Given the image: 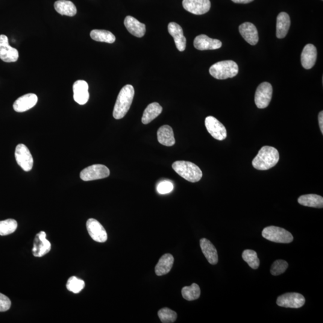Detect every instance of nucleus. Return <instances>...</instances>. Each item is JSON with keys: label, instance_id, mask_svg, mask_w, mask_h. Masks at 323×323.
Masks as SVG:
<instances>
[{"label": "nucleus", "instance_id": "nucleus-1", "mask_svg": "<svg viewBox=\"0 0 323 323\" xmlns=\"http://www.w3.org/2000/svg\"><path fill=\"white\" fill-rule=\"evenodd\" d=\"M280 155L277 149L271 146H263L252 160L254 168L260 171H266L277 165Z\"/></svg>", "mask_w": 323, "mask_h": 323}, {"label": "nucleus", "instance_id": "nucleus-2", "mask_svg": "<svg viewBox=\"0 0 323 323\" xmlns=\"http://www.w3.org/2000/svg\"><path fill=\"white\" fill-rule=\"evenodd\" d=\"M134 94V88L132 85L126 84L122 87L114 107L113 116L114 119H121L125 116L133 103Z\"/></svg>", "mask_w": 323, "mask_h": 323}, {"label": "nucleus", "instance_id": "nucleus-3", "mask_svg": "<svg viewBox=\"0 0 323 323\" xmlns=\"http://www.w3.org/2000/svg\"><path fill=\"white\" fill-rule=\"evenodd\" d=\"M172 166L179 175L191 183L200 181L202 177L201 169L191 162L176 161L173 163Z\"/></svg>", "mask_w": 323, "mask_h": 323}, {"label": "nucleus", "instance_id": "nucleus-4", "mask_svg": "<svg viewBox=\"0 0 323 323\" xmlns=\"http://www.w3.org/2000/svg\"><path fill=\"white\" fill-rule=\"evenodd\" d=\"M239 71L237 64L231 60L218 62L213 64L209 70L210 75L219 80L236 77Z\"/></svg>", "mask_w": 323, "mask_h": 323}, {"label": "nucleus", "instance_id": "nucleus-5", "mask_svg": "<svg viewBox=\"0 0 323 323\" xmlns=\"http://www.w3.org/2000/svg\"><path fill=\"white\" fill-rule=\"evenodd\" d=\"M262 237L270 242L289 243L293 241V237L289 231L277 226H268L262 231Z\"/></svg>", "mask_w": 323, "mask_h": 323}, {"label": "nucleus", "instance_id": "nucleus-6", "mask_svg": "<svg viewBox=\"0 0 323 323\" xmlns=\"http://www.w3.org/2000/svg\"><path fill=\"white\" fill-rule=\"evenodd\" d=\"M110 174V170L106 166L95 164L82 170L80 177L82 180L89 181L107 178Z\"/></svg>", "mask_w": 323, "mask_h": 323}, {"label": "nucleus", "instance_id": "nucleus-7", "mask_svg": "<svg viewBox=\"0 0 323 323\" xmlns=\"http://www.w3.org/2000/svg\"><path fill=\"white\" fill-rule=\"evenodd\" d=\"M273 89L268 82H263L255 91L254 101L258 108L263 109L268 106L272 97Z\"/></svg>", "mask_w": 323, "mask_h": 323}, {"label": "nucleus", "instance_id": "nucleus-8", "mask_svg": "<svg viewBox=\"0 0 323 323\" xmlns=\"http://www.w3.org/2000/svg\"><path fill=\"white\" fill-rule=\"evenodd\" d=\"M14 155L17 164L23 171H31L33 167L34 161L27 147L23 144H19L16 146Z\"/></svg>", "mask_w": 323, "mask_h": 323}, {"label": "nucleus", "instance_id": "nucleus-9", "mask_svg": "<svg viewBox=\"0 0 323 323\" xmlns=\"http://www.w3.org/2000/svg\"><path fill=\"white\" fill-rule=\"evenodd\" d=\"M205 125L208 133L214 139L223 141L227 137V131L225 126L213 116H208L205 120Z\"/></svg>", "mask_w": 323, "mask_h": 323}, {"label": "nucleus", "instance_id": "nucleus-10", "mask_svg": "<svg viewBox=\"0 0 323 323\" xmlns=\"http://www.w3.org/2000/svg\"><path fill=\"white\" fill-rule=\"evenodd\" d=\"M305 299L303 295L298 293H287L279 296L277 304L279 307L290 308H299L303 307Z\"/></svg>", "mask_w": 323, "mask_h": 323}, {"label": "nucleus", "instance_id": "nucleus-11", "mask_svg": "<svg viewBox=\"0 0 323 323\" xmlns=\"http://www.w3.org/2000/svg\"><path fill=\"white\" fill-rule=\"evenodd\" d=\"M18 58V51L10 46L8 37L5 35H0V59L5 63H14Z\"/></svg>", "mask_w": 323, "mask_h": 323}, {"label": "nucleus", "instance_id": "nucleus-12", "mask_svg": "<svg viewBox=\"0 0 323 323\" xmlns=\"http://www.w3.org/2000/svg\"><path fill=\"white\" fill-rule=\"evenodd\" d=\"M86 228L89 236L95 242L102 243L107 240V232L98 220L89 219L86 222Z\"/></svg>", "mask_w": 323, "mask_h": 323}, {"label": "nucleus", "instance_id": "nucleus-13", "mask_svg": "<svg viewBox=\"0 0 323 323\" xmlns=\"http://www.w3.org/2000/svg\"><path fill=\"white\" fill-rule=\"evenodd\" d=\"M51 243L46 239V234L44 231L38 233L35 237L32 254L35 257H41L51 251Z\"/></svg>", "mask_w": 323, "mask_h": 323}, {"label": "nucleus", "instance_id": "nucleus-14", "mask_svg": "<svg viewBox=\"0 0 323 323\" xmlns=\"http://www.w3.org/2000/svg\"><path fill=\"white\" fill-rule=\"evenodd\" d=\"M183 6L191 13L201 15L210 10L211 2L210 0H183Z\"/></svg>", "mask_w": 323, "mask_h": 323}, {"label": "nucleus", "instance_id": "nucleus-15", "mask_svg": "<svg viewBox=\"0 0 323 323\" xmlns=\"http://www.w3.org/2000/svg\"><path fill=\"white\" fill-rule=\"evenodd\" d=\"M38 97L34 93H28L19 97L14 102L13 107L14 111L18 113L25 112L31 109L36 105Z\"/></svg>", "mask_w": 323, "mask_h": 323}, {"label": "nucleus", "instance_id": "nucleus-16", "mask_svg": "<svg viewBox=\"0 0 323 323\" xmlns=\"http://www.w3.org/2000/svg\"><path fill=\"white\" fill-rule=\"evenodd\" d=\"M89 86L86 81H78L73 84V98L79 104L87 103L89 98Z\"/></svg>", "mask_w": 323, "mask_h": 323}, {"label": "nucleus", "instance_id": "nucleus-17", "mask_svg": "<svg viewBox=\"0 0 323 323\" xmlns=\"http://www.w3.org/2000/svg\"><path fill=\"white\" fill-rule=\"evenodd\" d=\"M193 45L199 51H206L220 49L222 43L219 40L211 39L206 35L201 34L195 38Z\"/></svg>", "mask_w": 323, "mask_h": 323}, {"label": "nucleus", "instance_id": "nucleus-18", "mask_svg": "<svg viewBox=\"0 0 323 323\" xmlns=\"http://www.w3.org/2000/svg\"><path fill=\"white\" fill-rule=\"evenodd\" d=\"M168 29L170 35L174 38L175 46L178 51L183 52L186 49V39L184 36L183 29L178 23L170 22Z\"/></svg>", "mask_w": 323, "mask_h": 323}, {"label": "nucleus", "instance_id": "nucleus-19", "mask_svg": "<svg viewBox=\"0 0 323 323\" xmlns=\"http://www.w3.org/2000/svg\"><path fill=\"white\" fill-rule=\"evenodd\" d=\"M242 37L249 45L254 46L258 42V34L256 27L250 22H245L239 26Z\"/></svg>", "mask_w": 323, "mask_h": 323}, {"label": "nucleus", "instance_id": "nucleus-20", "mask_svg": "<svg viewBox=\"0 0 323 323\" xmlns=\"http://www.w3.org/2000/svg\"><path fill=\"white\" fill-rule=\"evenodd\" d=\"M317 51L315 46L308 44L304 47L301 54V63L307 70L312 69L316 63Z\"/></svg>", "mask_w": 323, "mask_h": 323}, {"label": "nucleus", "instance_id": "nucleus-21", "mask_svg": "<svg viewBox=\"0 0 323 323\" xmlns=\"http://www.w3.org/2000/svg\"><path fill=\"white\" fill-rule=\"evenodd\" d=\"M124 24L127 30L131 34L141 38L145 36L146 31V25L141 23L135 17L128 16L125 17Z\"/></svg>", "mask_w": 323, "mask_h": 323}, {"label": "nucleus", "instance_id": "nucleus-22", "mask_svg": "<svg viewBox=\"0 0 323 323\" xmlns=\"http://www.w3.org/2000/svg\"><path fill=\"white\" fill-rule=\"evenodd\" d=\"M200 246L208 262L211 265H216L218 263V254L213 243L206 239H202L200 240Z\"/></svg>", "mask_w": 323, "mask_h": 323}, {"label": "nucleus", "instance_id": "nucleus-23", "mask_svg": "<svg viewBox=\"0 0 323 323\" xmlns=\"http://www.w3.org/2000/svg\"><path fill=\"white\" fill-rule=\"evenodd\" d=\"M158 140L159 143L163 146L171 147L175 143L174 132L169 125H163L158 129Z\"/></svg>", "mask_w": 323, "mask_h": 323}, {"label": "nucleus", "instance_id": "nucleus-24", "mask_svg": "<svg viewBox=\"0 0 323 323\" xmlns=\"http://www.w3.org/2000/svg\"><path fill=\"white\" fill-rule=\"evenodd\" d=\"M174 258L171 254L167 253L162 256L155 267V273L158 276L168 274L171 271Z\"/></svg>", "mask_w": 323, "mask_h": 323}, {"label": "nucleus", "instance_id": "nucleus-25", "mask_svg": "<svg viewBox=\"0 0 323 323\" xmlns=\"http://www.w3.org/2000/svg\"><path fill=\"white\" fill-rule=\"evenodd\" d=\"M290 18L286 12L278 14L277 18V37L278 39H283L286 36L290 26Z\"/></svg>", "mask_w": 323, "mask_h": 323}, {"label": "nucleus", "instance_id": "nucleus-26", "mask_svg": "<svg viewBox=\"0 0 323 323\" xmlns=\"http://www.w3.org/2000/svg\"><path fill=\"white\" fill-rule=\"evenodd\" d=\"M56 11L61 15L74 16L77 13V8L73 2L68 0H58L54 4Z\"/></svg>", "mask_w": 323, "mask_h": 323}, {"label": "nucleus", "instance_id": "nucleus-27", "mask_svg": "<svg viewBox=\"0 0 323 323\" xmlns=\"http://www.w3.org/2000/svg\"><path fill=\"white\" fill-rule=\"evenodd\" d=\"M162 111V107L158 102H153L150 104L144 111L142 121L143 124L148 125L152 120L160 115Z\"/></svg>", "mask_w": 323, "mask_h": 323}, {"label": "nucleus", "instance_id": "nucleus-28", "mask_svg": "<svg viewBox=\"0 0 323 323\" xmlns=\"http://www.w3.org/2000/svg\"><path fill=\"white\" fill-rule=\"evenodd\" d=\"M299 204L303 206L317 208L323 207V198L316 194L302 195L298 198Z\"/></svg>", "mask_w": 323, "mask_h": 323}, {"label": "nucleus", "instance_id": "nucleus-29", "mask_svg": "<svg viewBox=\"0 0 323 323\" xmlns=\"http://www.w3.org/2000/svg\"><path fill=\"white\" fill-rule=\"evenodd\" d=\"M90 37L96 42L113 43L116 37L110 31L102 30V29H93L90 33Z\"/></svg>", "mask_w": 323, "mask_h": 323}, {"label": "nucleus", "instance_id": "nucleus-30", "mask_svg": "<svg viewBox=\"0 0 323 323\" xmlns=\"http://www.w3.org/2000/svg\"><path fill=\"white\" fill-rule=\"evenodd\" d=\"M181 294L183 298L188 301L196 300L200 297V287L197 284L193 283L190 286L184 287L181 290Z\"/></svg>", "mask_w": 323, "mask_h": 323}, {"label": "nucleus", "instance_id": "nucleus-31", "mask_svg": "<svg viewBox=\"0 0 323 323\" xmlns=\"http://www.w3.org/2000/svg\"><path fill=\"white\" fill-rule=\"evenodd\" d=\"M243 260L248 263L252 269H257L260 265L259 258L257 252L252 249H245L242 254Z\"/></svg>", "mask_w": 323, "mask_h": 323}, {"label": "nucleus", "instance_id": "nucleus-32", "mask_svg": "<svg viewBox=\"0 0 323 323\" xmlns=\"http://www.w3.org/2000/svg\"><path fill=\"white\" fill-rule=\"evenodd\" d=\"M17 228V223L14 219H7L0 221V236H5L15 232Z\"/></svg>", "mask_w": 323, "mask_h": 323}, {"label": "nucleus", "instance_id": "nucleus-33", "mask_svg": "<svg viewBox=\"0 0 323 323\" xmlns=\"http://www.w3.org/2000/svg\"><path fill=\"white\" fill-rule=\"evenodd\" d=\"M67 289L73 293H80L85 286L84 281L76 277H72L69 279L67 283Z\"/></svg>", "mask_w": 323, "mask_h": 323}, {"label": "nucleus", "instance_id": "nucleus-34", "mask_svg": "<svg viewBox=\"0 0 323 323\" xmlns=\"http://www.w3.org/2000/svg\"><path fill=\"white\" fill-rule=\"evenodd\" d=\"M158 316L163 323H174L177 318V313L168 308H164L159 311Z\"/></svg>", "mask_w": 323, "mask_h": 323}, {"label": "nucleus", "instance_id": "nucleus-35", "mask_svg": "<svg viewBox=\"0 0 323 323\" xmlns=\"http://www.w3.org/2000/svg\"><path fill=\"white\" fill-rule=\"evenodd\" d=\"M288 266H289V264L286 261L283 260H276L271 266V274L277 276L283 274L286 271Z\"/></svg>", "mask_w": 323, "mask_h": 323}, {"label": "nucleus", "instance_id": "nucleus-36", "mask_svg": "<svg viewBox=\"0 0 323 323\" xmlns=\"http://www.w3.org/2000/svg\"><path fill=\"white\" fill-rule=\"evenodd\" d=\"M173 189H174V186L171 182L169 181H162L158 185L157 187L158 193L162 194V195L172 192Z\"/></svg>", "mask_w": 323, "mask_h": 323}, {"label": "nucleus", "instance_id": "nucleus-37", "mask_svg": "<svg viewBox=\"0 0 323 323\" xmlns=\"http://www.w3.org/2000/svg\"><path fill=\"white\" fill-rule=\"evenodd\" d=\"M11 301L7 296L0 293V312H5L10 309Z\"/></svg>", "mask_w": 323, "mask_h": 323}, {"label": "nucleus", "instance_id": "nucleus-38", "mask_svg": "<svg viewBox=\"0 0 323 323\" xmlns=\"http://www.w3.org/2000/svg\"><path fill=\"white\" fill-rule=\"evenodd\" d=\"M319 122L322 134H323V111H322L319 114Z\"/></svg>", "mask_w": 323, "mask_h": 323}, {"label": "nucleus", "instance_id": "nucleus-39", "mask_svg": "<svg viewBox=\"0 0 323 323\" xmlns=\"http://www.w3.org/2000/svg\"><path fill=\"white\" fill-rule=\"evenodd\" d=\"M235 3L239 4H247L249 3L252 1H253L254 0H232Z\"/></svg>", "mask_w": 323, "mask_h": 323}]
</instances>
